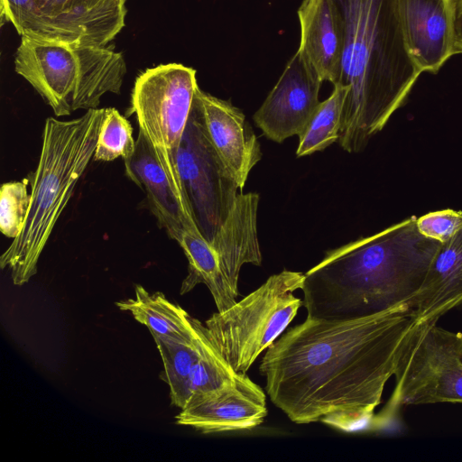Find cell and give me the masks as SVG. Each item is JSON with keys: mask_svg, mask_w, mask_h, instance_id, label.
<instances>
[{"mask_svg": "<svg viewBox=\"0 0 462 462\" xmlns=\"http://www.w3.org/2000/svg\"><path fill=\"white\" fill-rule=\"evenodd\" d=\"M418 324L408 302L356 319L306 318L263 356L266 393L295 423L356 430L381 403Z\"/></svg>", "mask_w": 462, "mask_h": 462, "instance_id": "obj_1", "label": "cell"}, {"mask_svg": "<svg viewBox=\"0 0 462 462\" xmlns=\"http://www.w3.org/2000/svg\"><path fill=\"white\" fill-rule=\"evenodd\" d=\"M416 218L328 251L304 274L307 318L356 319L409 302L441 245L419 232Z\"/></svg>", "mask_w": 462, "mask_h": 462, "instance_id": "obj_2", "label": "cell"}, {"mask_svg": "<svg viewBox=\"0 0 462 462\" xmlns=\"http://www.w3.org/2000/svg\"><path fill=\"white\" fill-rule=\"evenodd\" d=\"M332 1L343 27L337 84L348 88L338 143L358 152L404 103L421 71L408 48L401 0Z\"/></svg>", "mask_w": 462, "mask_h": 462, "instance_id": "obj_3", "label": "cell"}, {"mask_svg": "<svg viewBox=\"0 0 462 462\" xmlns=\"http://www.w3.org/2000/svg\"><path fill=\"white\" fill-rule=\"evenodd\" d=\"M104 113L105 108H93L72 120L46 119L28 215L21 233L0 257L1 268L10 271L15 285L37 273L52 230L93 160Z\"/></svg>", "mask_w": 462, "mask_h": 462, "instance_id": "obj_4", "label": "cell"}, {"mask_svg": "<svg viewBox=\"0 0 462 462\" xmlns=\"http://www.w3.org/2000/svg\"><path fill=\"white\" fill-rule=\"evenodd\" d=\"M14 70L60 117L97 108L108 92L119 94L126 64L123 52L114 45L23 36L14 56Z\"/></svg>", "mask_w": 462, "mask_h": 462, "instance_id": "obj_5", "label": "cell"}, {"mask_svg": "<svg viewBox=\"0 0 462 462\" xmlns=\"http://www.w3.org/2000/svg\"><path fill=\"white\" fill-rule=\"evenodd\" d=\"M303 280L304 273L283 270L206 321L211 342L236 373L246 374L295 318L303 302L293 291Z\"/></svg>", "mask_w": 462, "mask_h": 462, "instance_id": "obj_6", "label": "cell"}, {"mask_svg": "<svg viewBox=\"0 0 462 462\" xmlns=\"http://www.w3.org/2000/svg\"><path fill=\"white\" fill-rule=\"evenodd\" d=\"M258 204L259 194L239 193L213 240L208 243L202 236L195 237L184 248L189 266L182 289L190 291L198 284H205L219 312L237 302L242 266L262 263L257 235Z\"/></svg>", "mask_w": 462, "mask_h": 462, "instance_id": "obj_7", "label": "cell"}, {"mask_svg": "<svg viewBox=\"0 0 462 462\" xmlns=\"http://www.w3.org/2000/svg\"><path fill=\"white\" fill-rule=\"evenodd\" d=\"M387 414L402 406L462 402V333L419 323L404 344Z\"/></svg>", "mask_w": 462, "mask_h": 462, "instance_id": "obj_8", "label": "cell"}, {"mask_svg": "<svg viewBox=\"0 0 462 462\" xmlns=\"http://www.w3.org/2000/svg\"><path fill=\"white\" fill-rule=\"evenodd\" d=\"M199 88L196 70L180 63L161 64L142 72L134 84L130 114L152 145L162 168L182 185L176 155Z\"/></svg>", "mask_w": 462, "mask_h": 462, "instance_id": "obj_9", "label": "cell"}, {"mask_svg": "<svg viewBox=\"0 0 462 462\" xmlns=\"http://www.w3.org/2000/svg\"><path fill=\"white\" fill-rule=\"evenodd\" d=\"M176 165L197 228L209 243L226 220L240 189L209 141L194 100Z\"/></svg>", "mask_w": 462, "mask_h": 462, "instance_id": "obj_10", "label": "cell"}, {"mask_svg": "<svg viewBox=\"0 0 462 462\" xmlns=\"http://www.w3.org/2000/svg\"><path fill=\"white\" fill-rule=\"evenodd\" d=\"M322 82L297 51L254 113V124L276 143L299 135L320 103L319 92Z\"/></svg>", "mask_w": 462, "mask_h": 462, "instance_id": "obj_11", "label": "cell"}, {"mask_svg": "<svg viewBox=\"0 0 462 462\" xmlns=\"http://www.w3.org/2000/svg\"><path fill=\"white\" fill-rule=\"evenodd\" d=\"M40 39L106 46L125 27L126 0H35Z\"/></svg>", "mask_w": 462, "mask_h": 462, "instance_id": "obj_12", "label": "cell"}, {"mask_svg": "<svg viewBox=\"0 0 462 462\" xmlns=\"http://www.w3.org/2000/svg\"><path fill=\"white\" fill-rule=\"evenodd\" d=\"M266 416L263 390L239 373L231 385L189 401L176 416V423L210 434L252 430Z\"/></svg>", "mask_w": 462, "mask_h": 462, "instance_id": "obj_13", "label": "cell"}, {"mask_svg": "<svg viewBox=\"0 0 462 462\" xmlns=\"http://www.w3.org/2000/svg\"><path fill=\"white\" fill-rule=\"evenodd\" d=\"M124 162L126 176L144 192L150 210L170 238L178 242L184 232L197 228L183 186L162 168L141 132L134 153Z\"/></svg>", "mask_w": 462, "mask_h": 462, "instance_id": "obj_14", "label": "cell"}, {"mask_svg": "<svg viewBox=\"0 0 462 462\" xmlns=\"http://www.w3.org/2000/svg\"><path fill=\"white\" fill-rule=\"evenodd\" d=\"M194 102L209 141L243 190L251 170L262 158L257 137L243 112L229 101L198 88Z\"/></svg>", "mask_w": 462, "mask_h": 462, "instance_id": "obj_15", "label": "cell"}, {"mask_svg": "<svg viewBox=\"0 0 462 462\" xmlns=\"http://www.w3.org/2000/svg\"><path fill=\"white\" fill-rule=\"evenodd\" d=\"M410 53L421 72L436 73L455 53L453 0H401Z\"/></svg>", "mask_w": 462, "mask_h": 462, "instance_id": "obj_16", "label": "cell"}, {"mask_svg": "<svg viewBox=\"0 0 462 462\" xmlns=\"http://www.w3.org/2000/svg\"><path fill=\"white\" fill-rule=\"evenodd\" d=\"M298 51L322 81L337 84L343 51V27L332 0H303L298 9Z\"/></svg>", "mask_w": 462, "mask_h": 462, "instance_id": "obj_17", "label": "cell"}, {"mask_svg": "<svg viewBox=\"0 0 462 462\" xmlns=\"http://www.w3.org/2000/svg\"><path fill=\"white\" fill-rule=\"evenodd\" d=\"M408 303L419 323H437L462 304V228L440 245L422 285Z\"/></svg>", "mask_w": 462, "mask_h": 462, "instance_id": "obj_18", "label": "cell"}, {"mask_svg": "<svg viewBox=\"0 0 462 462\" xmlns=\"http://www.w3.org/2000/svg\"><path fill=\"white\" fill-rule=\"evenodd\" d=\"M134 298L116 302V306L131 312L145 325L152 337H162L183 343H191L197 337L195 319L186 310L166 299L161 292L149 293L137 285Z\"/></svg>", "mask_w": 462, "mask_h": 462, "instance_id": "obj_19", "label": "cell"}, {"mask_svg": "<svg viewBox=\"0 0 462 462\" xmlns=\"http://www.w3.org/2000/svg\"><path fill=\"white\" fill-rule=\"evenodd\" d=\"M195 326L197 337L191 343L153 337L162 359L171 403L180 409H183L189 399V377L201 353L204 325L195 319Z\"/></svg>", "mask_w": 462, "mask_h": 462, "instance_id": "obj_20", "label": "cell"}, {"mask_svg": "<svg viewBox=\"0 0 462 462\" xmlns=\"http://www.w3.org/2000/svg\"><path fill=\"white\" fill-rule=\"evenodd\" d=\"M347 93L346 86L336 84L331 95L319 104L305 128L299 134L297 157L323 151L338 141L342 113Z\"/></svg>", "mask_w": 462, "mask_h": 462, "instance_id": "obj_21", "label": "cell"}, {"mask_svg": "<svg viewBox=\"0 0 462 462\" xmlns=\"http://www.w3.org/2000/svg\"><path fill=\"white\" fill-rule=\"evenodd\" d=\"M238 374L213 345L204 325L201 353L189 377V401L231 385Z\"/></svg>", "mask_w": 462, "mask_h": 462, "instance_id": "obj_22", "label": "cell"}, {"mask_svg": "<svg viewBox=\"0 0 462 462\" xmlns=\"http://www.w3.org/2000/svg\"><path fill=\"white\" fill-rule=\"evenodd\" d=\"M135 149L130 122L114 107L105 108L93 160L112 162L130 157Z\"/></svg>", "mask_w": 462, "mask_h": 462, "instance_id": "obj_23", "label": "cell"}, {"mask_svg": "<svg viewBox=\"0 0 462 462\" xmlns=\"http://www.w3.org/2000/svg\"><path fill=\"white\" fill-rule=\"evenodd\" d=\"M28 180L4 183L0 190V230L9 238L22 231L31 202Z\"/></svg>", "mask_w": 462, "mask_h": 462, "instance_id": "obj_24", "label": "cell"}, {"mask_svg": "<svg viewBox=\"0 0 462 462\" xmlns=\"http://www.w3.org/2000/svg\"><path fill=\"white\" fill-rule=\"evenodd\" d=\"M1 21L10 23L17 32L32 38L42 37V23L35 0H0Z\"/></svg>", "mask_w": 462, "mask_h": 462, "instance_id": "obj_25", "label": "cell"}, {"mask_svg": "<svg viewBox=\"0 0 462 462\" xmlns=\"http://www.w3.org/2000/svg\"><path fill=\"white\" fill-rule=\"evenodd\" d=\"M419 232L428 238L448 242L462 228V211L443 209L416 218Z\"/></svg>", "mask_w": 462, "mask_h": 462, "instance_id": "obj_26", "label": "cell"}, {"mask_svg": "<svg viewBox=\"0 0 462 462\" xmlns=\"http://www.w3.org/2000/svg\"><path fill=\"white\" fill-rule=\"evenodd\" d=\"M454 1L455 53H462V0Z\"/></svg>", "mask_w": 462, "mask_h": 462, "instance_id": "obj_27", "label": "cell"}]
</instances>
